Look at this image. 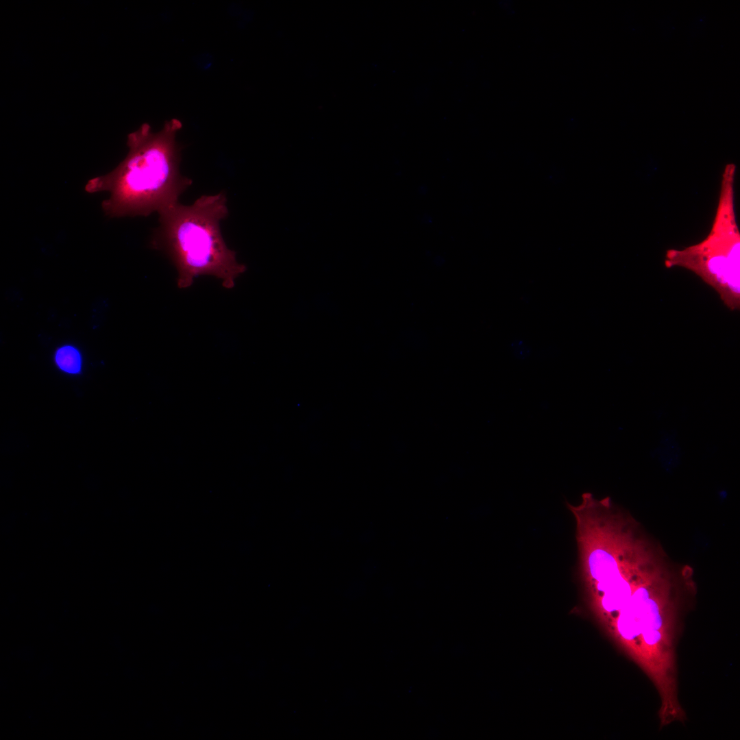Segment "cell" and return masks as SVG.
I'll return each mask as SVG.
<instances>
[{
	"instance_id": "6da1fadb",
	"label": "cell",
	"mask_w": 740,
	"mask_h": 740,
	"mask_svg": "<svg viewBox=\"0 0 740 740\" xmlns=\"http://www.w3.org/2000/svg\"><path fill=\"white\" fill-rule=\"evenodd\" d=\"M182 128L177 119L165 121L154 132L145 123L127 135L128 152L110 172L90 180V193L107 191L102 209L110 217H147L180 201L193 184L180 170L181 146L176 136Z\"/></svg>"
},
{
	"instance_id": "277c9868",
	"label": "cell",
	"mask_w": 740,
	"mask_h": 740,
	"mask_svg": "<svg viewBox=\"0 0 740 740\" xmlns=\"http://www.w3.org/2000/svg\"><path fill=\"white\" fill-rule=\"evenodd\" d=\"M56 361L63 371L70 373H78L81 367V357L74 347L65 346L59 349L56 355Z\"/></svg>"
},
{
	"instance_id": "7a4b0ae2",
	"label": "cell",
	"mask_w": 740,
	"mask_h": 740,
	"mask_svg": "<svg viewBox=\"0 0 740 740\" xmlns=\"http://www.w3.org/2000/svg\"><path fill=\"white\" fill-rule=\"evenodd\" d=\"M228 214L223 191L201 195L190 205L179 201L158 213L159 225L151 245L173 262L178 288L190 287L199 276L211 275L220 280L223 287L232 288L235 279L245 271L221 233V222Z\"/></svg>"
},
{
	"instance_id": "3957f363",
	"label": "cell",
	"mask_w": 740,
	"mask_h": 740,
	"mask_svg": "<svg viewBox=\"0 0 740 740\" xmlns=\"http://www.w3.org/2000/svg\"><path fill=\"white\" fill-rule=\"evenodd\" d=\"M736 166L727 164L722 175L718 204L711 230L701 242L666 251L665 266L680 267L698 276L730 310L740 308V233L735 211Z\"/></svg>"
}]
</instances>
